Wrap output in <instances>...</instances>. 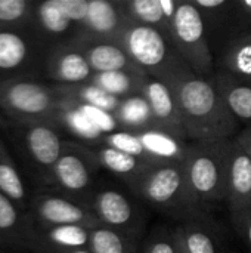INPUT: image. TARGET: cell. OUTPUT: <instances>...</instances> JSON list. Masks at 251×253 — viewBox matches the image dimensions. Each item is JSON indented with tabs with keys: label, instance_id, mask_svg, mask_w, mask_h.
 Instances as JSON below:
<instances>
[{
	"label": "cell",
	"instance_id": "6da1fadb",
	"mask_svg": "<svg viewBox=\"0 0 251 253\" xmlns=\"http://www.w3.org/2000/svg\"><path fill=\"white\" fill-rule=\"evenodd\" d=\"M173 92L189 142L231 139L238 122L213 82L194 73L179 56L157 77Z\"/></svg>",
	"mask_w": 251,
	"mask_h": 253
},
{
	"label": "cell",
	"instance_id": "7a4b0ae2",
	"mask_svg": "<svg viewBox=\"0 0 251 253\" xmlns=\"http://www.w3.org/2000/svg\"><path fill=\"white\" fill-rule=\"evenodd\" d=\"M127 187L139 200L157 211L180 218L182 222L200 219L204 215L206 206L191 190L182 162L151 165Z\"/></svg>",
	"mask_w": 251,
	"mask_h": 253
},
{
	"label": "cell",
	"instance_id": "3957f363",
	"mask_svg": "<svg viewBox=\"0 0 251 253\" xmlns=\"http://www.w3.org/2000/svg\"><path fill=\"white\" fill-rule=\"evenodd\" d=\"M234 139L189 142L182 160L191 190L203 206L226 203Z\"/></svg>",
	"mask_w": 251,
	"mask_h": 253
},
{
	"label": "cell",
	"instance_id": "277c9868",
	"mask_svg": "<svg viewBox=\"0 0 251 253\" xmlns=\"http://www.w3.org/2000/svg\"><path fill=\"white\" fill-rule=\"evenodd\" d=\"M64 96L55 86L31 79L0 82V110L16 123H52Z\"/></svg>",
	"mask_w": 251,
	"mask_h": 253
},
{
	"label": "cell",
	"instance_id": "5b68a950",
	"mask_svg": "<svg viewBox=\"0 0 251 253\" xmlns=\"http://www.w3.org/2000/svg\"><path fill=\"white\" fill-rule=\"evenodd\" d=\"M169 40L179 58L198 76L213 74L215 56L204 19L191 1H180L169 33Z\"/></svg>",
	"mask_w": 251,
	"mask_h": 253
},
{
	"label": "cell",
	"instance_id": "8992f818",
	"mask_svg": "<svg viewBox=\"0 0 251 253\" xmlns=\"http://www.w3.org/2000/svg\"><path fill=\"white\" fill-rule=\"evenodd\" d=\"M98 169L99 163L95 150L83 144L67 141L64 153L52 170L49 187L64 196L89 205L95 193L93 182Z\"/></svg>",
	"mask_w": 251,
	"mask_h": 253
},
{
	"label": "cell",
	"instance_id": "52a82bcc",
	"mask_svg": "<svg viewBox=\"0 0 251 253\" xmlns=\"http://www.w3.org/2000/svg\"><path fill=\"white\" fill-rule=\"evenodd\" d=\"M188 144L157 127L136 132L115 130L105 135L101 142V145L126 151L151 165L182 162Z\"/></svg>",
	"mask_w": 251,
	"mask_h": 253
},
{
	"label": "cell",
	"instance_id": "ba28073f",
	"mask_svg": "<svg viewBox=\"0 0 251 253\" xmlns=\"http://www.w3.org/2000/svg\"><path fill=\"white\" fill-rule=\"evenodd\" d=\"M117 43L143 73L155 79L179 56L161 31L145 25L127 24Z\"/></svg>",
	"mask_w": 251,
	"mask_h": 253
},
{
	"label": "cell",
	"instance_id": "9c48e42d",
	"mask_svg": "<svg viewBox=\"0 0 251 253\" xmlns=\"http://www.w3.org/2000/svg\"><path fill=\"white\" fill-rule=\"evenodd\" d=\"M30 224L37 228L78 225L92 230L101 227L87 203L61 193L36 196L30 203Z\"/></svg>",
	"mask_w": 251,
	"mask_h": 253
},
{
	"label": "cell",
	"instance_id": "30bf717a",
	"mask_svg": "<svg viewBox=\"0 0 251 253\" xmlns=\"http://www.w3.org/2000/svg\"><path fill=\"white\" fill-rule=\"evenodd\" d=\"M43 47L34 31L0 27V82L27 79L38 62L44 64Z\"/></svg>",
	"mask_w": 251,
	"mask_h": 253
},
{
	"label": "cell",
	"instance_id": "8fae6325",
	"mask_svg": "<svg viewBox=\"0 0 251 253\" xmlns=\"http://www.w3.org/2000/svg\"><path fill=\"white\" fill-rule=\"evenodd\" d=\"M89 206L101 227L115 230L136 240L139 239L143 230L142 211L123 191L112 187L95 190Z\"/></svg>",
	"mask_w": 251,
	"mask_h": 253
},
{
	"label": "cell",
	"instance_id": "7c38bea8",
	"mask_svg": "<svg viewBox=\"0 0 251 253\" xmlns=\"http://www.w3.org/2000/svg\"><path fill=\"white\" fill-rule=\"evenodd\" d=\"M22 148L25 157L33 165L38 179L49 185L52 170L61 159L67 141L61 138L59 129L52 123H28L24 125Z\"/></svg>",
	"mask_w": 251,
	"mask_h": 253
},
{
	"label": "cell",
	"instance_id": "4fadbf2b",
	"mask_svg": "<svg viewBox=\"0 0 251 253\" xmlns=\"http://www.w3.org/2000/svg\"><path fill=\"white\" fill-rule=\"evenodd\" d=\"M127 24L118 0H89L86 18L72 40L117 43Z\"/></svg>",
	"mask_w": 251,
	"mask_h": 253
},
{
	"label": "cell",
	"instance_id": "5bb4252c",
	"mask_svg": "<svg viewBox=\"0 0 251 253\" xmlns=\"http://www.w3.org/2000/svg\"><path fill=\"white\" fill-rule=\"evenodd\" d=\"M44 70L47 77L56 86H78L89 83L93 71L75 42L58 44L47 50L44 59Z\"/></svg>",
	"mask_w": 251,
	"mask_h": 253
},
{
	"label": "cell",
	"instance_id": "9a60e30c",
	"mask_svg": "<svg viewBox=\"0 0 251 253\" xmlns=\"http://www.w3.org/2000/svg\"><path fill=\"white\" fill-rule=\"evenodd\" d=\"M141 95L151 108L157 129L164 130L180 141L189 142L176 98L166 83L155 77H149Z\"/></svg>",
	"mask_w": 251,
	"mask_h": 253
},
{
	"label": "cell",
	"instance_id": "2e32d148",
	"mask_svg": "<svg viewBox=\"0 0 251 253\" xmlns=\"http://www.w3.org/2000/svg\"><path fill=\"white\" fill-rule=\"evenodd\" d=\"M30 25L40 42L44 46L49 44V49L71 42L77 33V25L67 16L59 0L34 3Z\"/></svg>",
	"mask_w": 251,
	"mask_h": 253
},
{
	"label": "cell",
	"instance_id": "e0dca14e",
	"mask_svg": "<svg viewBox=\"0 0 251 253\" xmlns=\"http://www.w3.org/2000/svg\"><path fill=\"white\" fill-rule=\"evenodd\" d=\"M129 24H138L161 31L167 39L173 16L180 4L176 0H118Z\"/></svg>",
	"mask_w": 251,
	"mask_h": 253
},
{
	"label": "cell",
	"instance_id": "ac0fdd59",
	"mask_svg": "<svg viewBox=\"0 0 251 253\" xmlns=\"http://www.w3.org/2000/svg\"><path fill=\"white\" fill-rule=\"evenodd\" d=\"M31 225V224H30ZM90 228L78 225L37 228L31 225L30 248L34 252H61L89 249Z\"/></svg>",
	"mask_w": 251,
	"mask_h": 253
},
{
	"label": "cell",
	"instance_id": "d6986e66",
	"mask_svg": "<svg viewBox=\"0 0 251 253\" xmlns=\"http://www.w3.org/2000/svg\"><path fill=\"white\" fill-rule=\"evenodd\" d=\"M226 203L231 213L251 209V159L235 139L229 162Z\"/></svg>",
	"mask_w": 251,
	"mask_h": 253
},
{
	"label": "cell",
	"instance_id": "ffe728a7",
	"mask_svg": "<svg viewBox=\"0 0 251 253\" xmlns=\"http://www.w3.org/2000/svg\"><path fill=\"white\" fill-rule=\"evenodd\" d=\"M75 42L83 50L92 71L99 73H115V71H142L129 56V53L115 42ZM143 73V71H142Z\"/></svg>",
	"mask_w": 251,
	"mask_h": 253
},
{
	"label": "cell",
	"instance_id": "44dd1931",
	"mask_svg": "<svg viewBox=\"0 0 251 253\" xmlns=\"http://www.w3.org/2000/svg\"><path fill=\"white\" fill-rule=\"evenodd\" d=\"M225 101L234 119L251 125V82L225 70H215L209 77Z\"/></svg>",
	"mask_w": 251,
	"mask_h": 253
},
{
	"label": "cell",
	"instance_id": "7402d4cb",
	"mask_svg": "<svg viewBox=\"0 0 251 253\" xmlns=\"http://www.w3.org/2000/svg\"><path fill=\"white\" fill-rule=\"evenodd\" d=\"M30 215L0 193V245L30 248Z\"/></svg>",
	"mask_w": 251,
	"mask_h": 253
},
{
	"label": "cell",
	"instance_id": "603a6c76",
	"mask_svg": "<svg viewBox=\"0 0 251 253\" xmlns=\"http://www.w3.org/2000/svg\"><path fill=\"white\" fill-rule=\"evenodd\" d=\"M185 253H222L213 228L200 219H188L173 228Z\"/></svg>",
	"mask_w": 251,
	"mask_h": 253
},
{
	"label": "cell",
	"instance_id": "cb8c5ba5",
	"mask_svg": "<svg viewBox=\"0 0 251 253\" xmlns=\"http://www.w3.org/2000/svg\"><path fill=\"white\" fill-rule=\"evenodd\" d=\"M95 156L99 168H104L108 172L117 175L124 181L126 185L133 182L151 166V163H146L133 154L105 145H101L98 150H95Z\"/></svg>",
	"mask_w": 251,
	"mask_h": 253
},
{
	"label": "cell",
	"instance_id": "d4e9b609",
	"mask_svg": "<svg viewBox=\"0 0 251 253\" xmlns=\"http://www.w3.org/2000/svg\"><path fill=\"white\" fill-rule=\"evenodd\" d=\"M220 70L251 82V28L228 40L222 49Z\"/></svg>",
	"mask_w": 251,
	"mask_h": 253
},
{
	"label": "cell",
	"instance_id": "484cf974",
	"mask_svg": "<svg viewBox=\"0 0 251 253\" xmlns=\"http://www.w3.org/2000/svg\"><path fill=\"white\" fill-rule=\"evenodd\" d=\"M151 76L142 71H115V73H99L93 74L89 83L101 87L115 98L124 99L133 95H141L145 83Z\"/></svg>",
	"mask_w": 251,
	"mask_h": 253
},
{
	"label": "cell",
	"instance_id": "4316f807",
	"mask_svg": "<svg viewBox=\"0 0 251 253\" xmlns=\"http://www.w3.org/2000/svg\"><path fill=\"white\" fill-rule=\"evenodd\" d=\"M118 130L136 132L155 127L151 108L142 95H133L121 99L118 108L112 114Z\"/></svg>",
	"mask_w": 251,
	"mask_h": 253
},
{
	"label": "cell",
	"instance_id": "83f0119b",
	"mask_svg": "<svg viewBox=\"0 0 251 253\" xmlns=\"http://www.w3.org/2000/svg\"><path fill=\"white\" fill-rule=\"evenodd\" d=\"M0 193L9 197L16 206H19V209L25 215H28L27 188L24 179L1 139H0Z\"/></svg>",
	"mask_w": 251,
	"mask_h": 253
},
{
	"label": "cell",
	"instance_id": "f1b7e54d",
	"mask_svg": "<svg viewBox=\"0 0 251 253\" xmlns=\"http://www.w3.org/2000/svg\"><path fill=\"white\" fill-rule=\"evenodd\" d=\"M55 87L58 89V92L62 96L72 99L75 102L98 108L108 114H114L121 102L120 98L112 96L111 93L102 90L101 87H98L92 83H84V84H78V86H56L55 84Z\"/></svg>",
	"mask_w": 251,
	"mask_h": 253
},
{
	"label": "cell",
	"instance_id": "f546056e",
	"mask_svg": "<svg viewBox=\"0 0 251 253\" xmlns=\"http://www.w3.org/2000/svg\"><path fill=\"white\" fill-rule=\"evenodd\" d=\"M192 3L204 19L207 34H210L212 30L219 33L231 27H238L232 0H192Z\"/></svg>",
	"mask_w": 251,
	"mask_h": 253
},
{
	"label": "cell",
	"instance_id": "4dcf8cb0",
	"mask_svg": "<svg viewBox=\"0 0 251 253\" xmlns=\"http://www.w3.org/2000/svg\"><path fill=\"white\" fill-rule=\"evenodd\" d=\"M89 251L92 253H139L136 239L107 227L90 230Z\"/></svg>",
	"mask_w": 251,
	"mask_h": 253
},
{
	"label": "cell",
	"instance_id": "1f68e13d",
	"mask_svg": "<svg viewBox=\"0 0 251 253\" xmlns=\"http://www.w3.org/2000/svg\"><path fill=\"white\" fill-rule=\"evenodd\" d=\"M34 3L28 0H0V27L19 28L31 22Z\"/></svg>",
	"mask_w": 251,
	"mask_h": 253
},
{
	"label": "cell",
	"instance_id": "d6a6232c",
	"mask_svg": "<svg viewBox=\"0 0 251 253\" xmlns=\"http://www.w3.org/2000/svg\"><path fill=\"white\" fill-rule=\"evenodd\" d=\"M141 253H179L175 231L166 228L154 231L146 240Z\"/></svg>",
	"mask_w": 251,
	"mask_h": 253
},
{
	"label": "cell",
	"instance_id": "836d02e7",
	"mask_svg": "<svg viewBox=\"0 0 251 253\" xmlns=\"http://www.w3.org/2000/svg\"><path fill=\"white\" fill-rule=\"evenodd\" d=\"M231 219L237 234L251 251V209L231 213Z\"/></svg>",
	"mask_w": 251,
	"mask_h": 253
},
{
	"label": "cell",
	"instance_id": "e575fe53",
	"mask_svg": "<svg viewBox=\"0 0 251 253\" xmlns=\"http://www.w3.org/2000/svg\"><path fill=\"white\" fill-rule=\"evenodd\" d=\"M237 25L241 27V31L251 28V0H232Z\"/></svg>",
	"mask_w": 251,
	"mask_h": 253
},
{
	"label": "cell",
	"instance_id": "d590c367",
	"mask_svg": "<svg viewBox=\"0 0 251 253\" xmlns=\"http://www.w3.org/2000/svg\"><path fill=\"white\" fill-rule=\"evenodd\" d=\"M235 142L246 151V154L251 159V125L244 127L235 138Z\"/></svg>",
	"mask_w": 251,
	"mask_h": 253
},
{
	"label": "cell",
	"instance_id": "8d00e7d4",
	"mask_svg": "<svg viewBox=\"0 0 251 253\" xmlns=\"http://www.w3.org/2000/svg\"><path fill=\"white\" fill-rule=\"evenodd\" d=\"M36 253H92L89 249H72V251H61V252H36Z\"/></svg>",
	"mask_w": 251,
	"mask_h": 253
},
{
	"label": "cell",
	"instance_id": "74e56055",
	"mask_svg": "<svg viewBox=\"0 0 251 253\" xmlns=\"http://www.w3.org/2000/svg\"><path fill=\"white\" fill-rule=\"evenodd\" d=\"M176 240H178V239H176ZM178 246H179V253H185V251L182 249V246H180V243H179V242H178Z\"/></svg>",
	"mask_w": 251,
	"mask_h": 253
},
{
	"label": "cell",
	"instance_id": "f35d334b",
	"mask_svg": "<svg viewBox=\"0 0 251 253\" xmlns=\"http://www.w3.org/2000/svg\"><path fill=\"white\" fill-rule=\"evenodd\" d=\"M0 125H1V117H0Z\"/></svg>",
	"mask_w": 251,
	"mask_h": 253
}]
</instances>
